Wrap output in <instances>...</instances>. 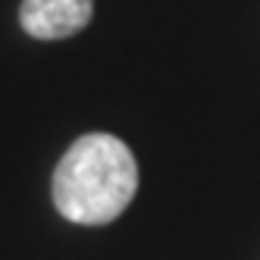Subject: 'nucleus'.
<instances>
[{
  "label": "nucleus",
  "mask_w": 260,
  "mask_h": 260,
  "mask_svg": "<svg viewBox=\"0 0 260 260\" xmlns=\"http://www.w3.org/2000/svg\"><path fill=\"white\" fill-rule=\"evenodd\" d=\"M138 160L122 138L85 132L60 157L50 179L57 213L79 226H107L138 194Z\"/></svg>",
  "instance_id": "f257e3e1"
},
{
  "label": "nucleus",
  "mask_w": 260,
  "mask_h": 260,
  "mask_svg": "<svg viewBox=\"0 0 260 260\" xmlns=\"http://www.w3.org/2000/svg\"><path fill=\"white\" fill-rule=\"evenodd\" d=\"M94 19V0H22L19 25L35 41L76 38Z\"/></svg>",
  "instance_id": "f03ea898"
}]
</instances>
